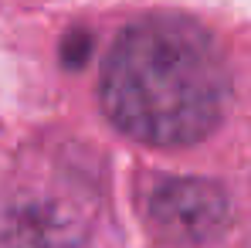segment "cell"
<instances>
[{"label": "cell", "instance_id": "7a4b0ae2", "mask_svg": "<svg viewBox=\"0 0 251 248\" xmlns=\"http://www.w3.org/2000/svg\"><path fill=\"white\" fill-rule=\"evenodd\" d=\"M153 228L176 245H207L227 224V194L204 177H170L150 194Z\"/></svg>", "mask_w": 251, "mask_h": 248}, {"label": "cell", "instance_id": "277c9868", "mask_svg": "<svg viewBox=\"0 0 251 248\" xmlns=\"http://www.w3.org/2000/svg\"><path fill=\"white\" fill-rule=\"evenodd\" d=\"M88 51H92V38L85 31H68L65 41H61V61L65 68H82L88 61Z\"/></svg>", "mask_w": 251, "mask_h": 248}, {"label": "cell", "instance_id": "3957f363", "mask_svg": "<svg viewBox=\"0 0 251 248\" xmlns=\"http://www.w3.org/2000/svg\"><path fill=\"white\" fill-rule=\"evenodd\" d=\"M0 248H82V235L58 207L27 201L3 214Z\"/></svg>", "mask_w": 251, "mask_h": 248}, {"label": "cell", "instance_id": "6da1fadb", "mask_svg": "<svg viewBox=\"0 0 251 248\" xmlns=\"http://www.w3.org/2000/svg\"><path fill=\"white\" fill-rule=\"evenodd\" d=\"M224 55L204 24L160 14L129 24L102 68V106L126 136L190 146L210 136L227 106Z\"/></svg>", "mask_w": 251, "mask_h": 248}]
</instances>
